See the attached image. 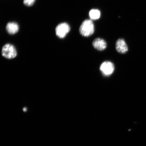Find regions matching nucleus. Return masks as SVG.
Instances as JSON below:
<instances>
[{
    "label": "nucleus",
    "instance_id": "423d86ee",
    "mask_svg": "<svg viewBox=\"0 0 146 146\" xmlns=\"http://www.w3.org/2000/svg\"><path fill=\"white\" fill-rule=\"evenodd\" d=\"M92 45L95 48L100 51L105 50L107 46L106 42L100 38H97L95 39L93 42Z\"/></svg>",
    "mask_w": 146,
    "mask_h": 146
},
{
    "label": "nucleus",
    "instance_id": "6e6552de",
    "mask_svg": "<svg viewBox=\"0 0 146 146\" xmlns=\"http://www.w3.org/2000/svg\"><path fill=\"white\" fill-rule=\"evenodd\" d=\"M89 15L91 19L96 20L100 18V13L99 10L97 9H92L89 12Z\"/></svg>",
    "mask_w": 146,
    "mask_h": 146
},
{
    "label": "nucleus",
    "instance_id": "20e7f679",
    "mask_svg": "<svg viewBox=\"0 0 146 146\" xmlns=\"http://www.w3.org/2000/svg\"><path fill=\"white\" fill-rule=\"evenodd\" d=\"M70 31V27L68 24L66 23H60L56 27V34L58 37L63 38L65 37Z\"/></svg>",
    "mask_w": 146,
    "mask_h": 146
},
{
    "label": "nucleus",
    "instance_id": "0eeeda50",
    "mask_svg": "<svg viewBox=\"0 0 146 146\" xmlns=\"http://www.w3.org/2000/svg\"><path fill=\"white\" fill-rule=\"evenodd\" d=\"M6 29L9 34L13 35L17 33L19 30V25L15 22H10L7 24Z\"/></svg>",
    "mask_w": 146,
    "mask_h": 146
},
{
    "label": "nucleus",
    "instance_id": "1a4fd4ad",
    "mask_svg": "<svg viewBox=\"0 0 146 146\" xmlns=\"http://www.w3.org/2000/svg\"><path fill=\"white\" fill-rule=\"evenodd\" d=\"M35 0H24L23 3L27 6H32L35 2Z\"/></svg>",
    "mask_w": 146,
    "mask_h": 146
},
{
    "label": "nucleus",
    "instance_id": "39448f33",
    "mask_svg": "<svg viewBox=\"0 0 146 146\" xmlns=\"http://www.w3.org/2000/svg\"><path fill=\"white\" fill-rule=\"evenodd\" d=\"M116 49L118 52L122 54L125 53L128 50L127 44L123 39H119L117 41Z\"/></svg>",
    "mask_w": 146,
    "mask_h": 146
},
{
    "label": "nucleus",
    "instance_id": "f03ea898",
    "mask_svg": "<svg viewBox=\"0 0 146 146\" xmlns=\"http://www.w3.org/2000/svg\"><path fill=\"white\" fill-rule=\"evenodd\" d=\"M2 54L3 56L7 59H13L17 56V51L13 45L7 44L3 47Z\"/></svg>",
    "mask_w": 146,
    "mask_h": 146
},
{
    "label": "nucleus",
    "instance_id": "7ed1b4c3",
    "mask_svg": "<svg viewBox=\"0 0 146 146\" xmlns=\"http://www.w3.org/2000/svg\"><path fill=\"white\" fill-rule=\"evenodd\" d=\"M114 64L111 62H104L101 64L100 70L104 76H108L111 75L114 70Z\"/></svg>",
    "mask_w": 146,
    "mask_h": 146
},
{
    "label": "nucleus",
    "instance_id": "f257e3e1",
    "mask_svg": "<svg viewBox=\"0 0 146 146\" xmlns=\"http://www.w3.org/2000/svg\"><path fill=\"white\" fill-rule=\"evenodd\" d=\"M79 31L82 36L85 37L89 36L94 33V24L90 20L87 19L84 21L80 27Z\"/></svg>",
    "mask_w": 146,
    "mask_h": 146
}]
</instances>
